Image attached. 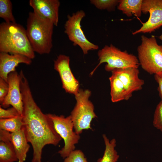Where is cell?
Masks as SVG:
<instances>
[{
	"label": "cell",
	"instance_id": "obj_1",
	"mask_svg": "<svg viewBox=\"0 0 162 162\" xmlns=\"http://www.w3.org/2000/svg\"><path fill=\"white\" fill-rule=\"evenodd\" d=\"M20 87L23 106V128L33 150L31 162H41L44 147L48 145L56 146L62 138L47 114L42 112L34 101L25 75L21 76Z\"/></svg>",
	"mask_w": 162,
	"mask_h": 162
},
{
	"label": "cell",
	"instance_id": "obj_2",
	"mask_svg": "<svg viewBox=\"0 0 162 162\" xmlns=\"http://www.w3.org/2000/svg\"><path fill=\"white\" fill-rule=\"evenodd\" d=\"M0 52L22 54L32 59L35 57L26 29L16 22L1 23Z\"/></svg>",
	"mask_w": 162,
	"mask_h": 162
},
{
	"label": "cell",
	"instance_id": "obj_3",
	"mask_svg": "<svg viewBox=\"0 0 162 162\" xmlns=\"http://www.w3.org/2000/svg\"><path fill=\"white\" fill-rule=\"evenodd\" d=\"M54 24L33 12L29 13L26 29L34 52L42 55L49 54L52 47Z\"/></svg>",
	"mask_w": 162,
	"mask_h": 162
},
{
	"label": "cell",
	"instance_id": "obj_4",
	"mask_svg": "<svg viewBox=\"0 0 162 162\" xmlns=\"http://www.w3.org/2000/svg\"><path fill=\"white\" fill-rule=\"evenodd\" d=\"M141 43L137 47L140 65L150 74L162 72V45H159L154 36H141Z\"/></svg>",
	"mask_w": 162,
	"mask_h": 162
},
{
	"label": "cell",
	"instance_id": "obj_5",
	"mask_svg": "<svg viewBox=\"0 0 162 162\" xmlns=\"http://www.w3.org/2000/svg\"><path fill=\"white\" fill-rule=\"evenodd\" d=\"M91 94L89 90L80 89L75 95L76 103L70 116L74 130L79 134L84 130H92V121L97 117L94 112V105L89 100Z\"/></svg>",
	"mask_w": 162,
	"mask_h": 162
},
{
	"label": "cell",
	"instance_id": "obj_6",
	"mask_svg": "<svg viewBox=\"0 0 162 162\" xmlns=\"http://www.w3.org/2000/svg\"><path fill=\"white\" fill-rule=\"evenodd\" d=\"M99 63L90 73L92 76L98 67L106 62L105 69L107 71L111 72L115 69L129 68H138L140 65L137 58L129 54L126 51H122L112 44L106 45L98 52Z\"/></svg>",
	"mask_w": 162,
	"mask_h": 162
},
{
	"label": "cell",
	"instance_id": "obj_7",
	"mask_svg": "<svg viewBox=\"0 0 162 162\" xmlns=\"http://www.w3.org/2000/svg\"><path fill=\"white\" fill-rule=\"evenodd\" d=\"M47 114L52 120L56 131L64 140V146L58 153L64 159L75 150V145L79 142L80 136L74 130V125L70 115L65 117L62 115Z\"/></svg>",
	"mask_w": 162,
	"mask_h": 162
},
{
	"label": "cell",
	"instance_id": "obj_8",
	"mask_svg": "<svg viewBox=\"0 0 162 162\" xmlns=\"http://www.w3.org/2000/svg\"><path fill=\"white\" fill-rule=\"evenodd\" d=\"M86 16L82 10L77 11L71 15L68 16V19L64 25V32L69 40L75 46H78L86 55L91 50L98 49L99 46L89 41L86 38L80 25L82 19Z\"/></svg>",
	"mask_w": 162,
	"mask_h": 162
},
{
	"label": "cell",
	"instance_id": "obj_9",
	"mask_svg": "<svg viewBox=\"0 0 162 162\" xmlns=\"http://www.w3.org/2000/svg\"><path fill=\"white\" fill-rule=\"evenodd\" d=\"M142 11L149 13V18L139 29L132 32L133 35L151 33L162 26V0H142Z\"/></svg>",
	"mask_w": 162,
	"mask_h": 162
},
{
	"label": "cell",
	"instance_id": "obj_10",
	"mask_svg": "<svg viewBox=\"0 0 162 162\" xmlns=\"http://www.w3.org/2000/svg\"><path fill=\"white\" fill-rule=\"evenodd\" d=\"M70 61L69 56L60 54L54 61V68L59 74L65 92L75 95L80 90V85L71 70Z\"/></svg>",
	"mask_w": 162,
	"mask_h": 162
},
{
	"label": "cell",
	"instance_id": "obj_11",
	"mask_svg": "<svg viewBox=\"0 0 162 162\" xmlns=\"http://www.w3.org/2000/svg\"><path fill=\"white\" fill-rule=\"evenodd\" d=\"M20 74L16 71L8 74L7 78L9 86L8 92L0 106L5 108L11 105L22 116L23 106L20 89Z\"/></svg>",
	"mask_w": 162,
	"mask_h": 162
},
{
	"label": "cell",
	"instance_id": "obj_12",
	"mask_svg": "<svg viewBox=\"0 0 162 162\" xmlns=\"http://www.w3.org/2000/svg\"><path fill=\"white\" fill-rule=\"evenodd\" d=\"M30 5L33 12L41 17L58 25L60 2L58 0H30Z\"/></svg>",
	"mask_w": 162,
	"mask_h": 162
},
{
	"label": "cell",
	"instance_id": "obj_13",
	"mask_svg": "<svg viewBox=\"0 0 162 162\" xmlns=\"http://www.w3.org/2000/svg\"><path fill=\"white\" fill-rule=\"evenodd\" d=\"M112 71L121 81L129 98L132 96L134 92L142 88L144 82L139 77L140 71L138 68L115 69Z\"/></svg>",
	"mask_w": 162,
	"mask_h": 162
},
{
	"label": "cell",
	"instance_id": "obj_14",
	"mask_svg": "<svg viewBox=\"0 0 162 162\" xmlns=\"http://www.w3.org/2000/svg\"><path fill=\"white\" fill-rule=\"evenodd\" d=\"M32 59L20 54L10 55L8 53H0V78L7 82L8 74L16 71V68L20 63L30 65Z\"/></svg>",
	"mask_w": 162,
	"mask_h": 162
},
{
	"label": "cell",
	"instance_id": "obj_15",
	"mask_svg": "<svg viewBox=\"0 0 162 162\" xmlns=\"http://www.w3.org/2000/svg\"><path fill=\"white\" fill-rule=\"evenodd\" d=\"M18 161L17 156L11 139V133L0 130V162Z\"/></svg>",
	"mask_w": 162,
	"mask_h": 162
},
{
	"label": "cell",
	"instance_id": "obj_16",
	"mask_svg": "<svg viewBox=\"0 0 162 162\" xmlns=\"http://www.w3.org/2000/svg\"><path fill=\"white\" fill-rule=\"evenodd\" d=\"M11 139L17 156L18 162H25L30 146L23 128L16 132L11 133Z\"/></svg>",
	"mask_w": 162,
	"mask_h": 162
},
{
	"label": "cell",
	"instance_id": "obj_17",
	"mask_svg": "<svg viewBox=\"0 0 162 162\" xmlns=\"http://www.w3.org/2000/svg\"><path fill=\"white\" fill-rule=\"evenodd\" d=\"M109 79L110 85L111 100L113 102L128 100L129 98L124 88L117 75L112 71Z\"/></svg>",
	"mask_w": 162,
	"mask_h": 162
},
{
	"label": "cell",
	"instance_id": "obj_18",
	"mask_svg": "<svg viewBox=\"0 0 162 162\" xmlns=\"http://www.w3.org/2000/svg\"><path fill=\"white\" fill-rule=\"evenodd\" d=\"M142 0H120L118 9L128 17L133 14L137 17L141 16Z\"/></svg>",
	"mask_w": 162,
	"mask_h": 162
},
{
	"label": "cell",
	"instance_id": "obj_19",
	"mask_svg": "<svg viewBox=\"0 0 162 162\" xmlns=\"http://www.w3.org/2000/svg\"><path fill=\"white\" fill-rule=\"evenodd\" d=\"M103 137L105 145V149L103 157L99 158L97 162H117L119 156L115 149L116 140L113 139L110 141L105 134H103Z\"/></svg>",
	"mask_w": 162,
	"mask_h": 162
},
{
	"label": "cell",
	"instance_id": "obj_20",
	"mask_svg": "<svg viewBox=\"0 0 162 162\" xmlns=\"http://www.w3.org/2000/svg\"><path fill=\"white\" fill-rule=\"evenodd\" d=\"M23 127L22 116L5 119H0V129L13 133L21 129Z\"/></svg>",
	"mask_w": 162,
	"mask_h": 162
},
{
	"label": "cell",
	"instance_id": "obj_21",
	"mask_svg": "<svg viewBox=\"0 0 162 162\" xmlns=\"http://www.w3.org/2000/svg\"><path fill=\"white\" fill-rule=\"evenodd\" d=\"M12 4L9 0H0V17L7 23H15L12 12Z\"/></svg>",
	"mask_w": 162,
	"mask_h": 162
},
{
	"label": "cell",
	"instance_id": "obj_22",
	"mask_svg": "<svg viewBox=\"0 0 162 162\" xmlns=\"http://www.w3.org/2000/svg\"><path fill=\"white\" fill-rule=\"evenodd\" d=\"M91 4L100 10H106L108 11L114 10L119 2L118 0H91Z\"/></svg>",
	"mask_w": 162,
	"mask_h": 162
},
{
	"label": "cell",
	"instance_id": "obj_23",
	"mask_svg": "<svg viewBox=\"0 0 162 162\" xmlns=\"http://www.w3.org/2000/svg\"><path fill=\"white\" fill-rule=\"evenodd\" d=\"M64 162H88V161L82 151L80 150H75L64 158Z\"/></svg>",
	"mask_w": 162,
	"mask_h": 162
},
{
	"label": "cell",
	"instance_id": "obj_24",
	"mask_svg": "<svg viewBox=\"0 0 162 162\" xmlns=\"http://www.w3.org/2000/svg\"><path fill=\"white\" fill-rule=\"evenodd\" d=\"M153 125L162 132V100L157 105L154 115Z\"/></svg>",
	"mask_w": 162,
	"mask_h": 162
},
{
	"label": "cell",
	"instance_id": "obj_25",
	"mask_svg": "<svg viewBox=\"0 0 162 162\" xmlns=\"http://www.w3.org/2000/svg\"><path fill=\"white\" fill-rule=\"evenodd\" d=\"M19 116H21L14 107H12L5 109L0 106V119L11 118Z\"/></svg>",
	"mask_w": 162,
	"mask_h": 162
},
{
	"label": "cell",
	"instance_id": "obj_26",
	"mask_svg": "<svg viewBox=\"0 0 162 162\" xmlns=\"http://www.w3.org/2000/svg\"><path fill=\"white\" fill-rule=\"evenodd\" d=\"M8 83L0 78V103L1 104L6 97L8 91Z\"/></svg>",
	"mask_w": 162,
	"mask_h": 162
},
{
	"label": "cell",
	"instance_id": "obj_27",
	"mask_svg": "<svg viewBox=\"0 0 162 162\" xmlns=\"http://www.w3.org/2000/svg\"><path fill=\"white\" fill-rule=\"evenodd\" d=\"M154 77L158 84V90L159 95L162 100V72L154 74Z\"/></svg>",
	"mask_w": 162,
	"mask_h": 162
}]
</instances>
